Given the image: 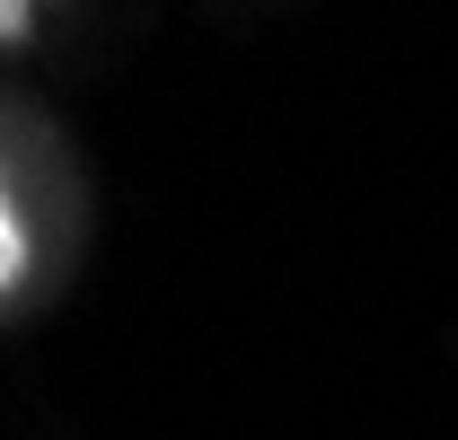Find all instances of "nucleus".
Segmentation results:
<instances>
[{"label": "nucleus", "mask_w": 458, "mask_h": 440, "mask_svg": "<svg viewBox=\"0 0 458 440\" xmlns=\"http://www.w3.org/2000/svg\"><path fill=\"white\" fill-rule=\"evenodd\" d=\"M27 265H36V229H27V203H18V185L0 167V300L27 282Z\"/></svg>", "instance_id": "f257e3e1"}, {"label": "nucleus", "mask_w": 458, "mask_h": 440, "mask_svg": "<svg viewBox=\"0 0 458 440\" xmlns=\"http://www.w3.org/2000/svg\"><path fill=\"white\" fill-rule=\"evenodd\" d=\"M45 9H62V0H0V45H27Z\"/></svg>", "instance_id": "f03ea898"}]
</instances>
